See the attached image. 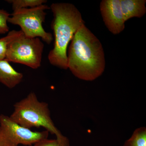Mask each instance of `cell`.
<instances>
[{"label": "cell", "mask_w": 146, "mask_h": 146, "mask_svg": "<svg viewBox=\"0 0 146 146\" xmlns=\"http://www.w3.org/2000/svg\"><path fill=\"white\" fill-rule=\"evenodd\" d=\"M11 4L13 11L23 9L31 8L45 4L46 0H8Z\"/></svg>", "instance_id": "obj_11"}, {"label": "cell", "mask_w": 146, "mask_h": 146, "mask_svg": "<svg viewBox=\"0 0 146 146\" xmlns=\"http://www.w3.org/2000/svg\"><path fill=\"white\" fill-rule=\"evenodd\" d=\"M48 131H33L19 125L10 117L0 115V146H31L36 142L48 138Z\"/></svg>", "instance_id": "obj_6"}, {"label": "cell", "mask_w": 146, "mask_h": 146, "mask_svg": "<svg viewBox=\"0 0 146 146\" xmlns=\"http://www.w3.org/2000/svg\"><path fill=\"white\" fill-rule=\"evenodd\" d=\"M10 15L7 11L0 9V35L9 32V28L7 23Z\"/></svg>", "instance_id": "obj_13"}, {"label": "cell", "mask_w": 146, "mask_h": 146, "mask_svg": "<svg viewBox=\"0 0 146 146\" xmlns=\"http://www.w3.org/2000/svg\"><path fill=\"white\" fill-rule=\"evenodd\" d=\"M23 78V74L16 71L8 60L5 58L0 59L1 83L9 89H13L21 83Z\"/></svg>", "instance_id": "obj_8"}, {"label": "cell", "mask_w": 146, "mask_h": 146, "mask_svg": "<svg viewBox=\"0 0 146 146\" xmlns=\"http://www.w3.org/2000/svg\"><path fill=\"white\" fill-rule=\"evenodd\" d=\"M50 7L46 5L31 8L23 9L13 11L9 18L8 23L19 26L24 35L29 38H41L48 44L52 42L53 36L43 27L46 13Z\"/></svg>", "instance_id": "obj_4"}, {"label": "cell", "mask_w": 146, "mask_h": 146, "mask_svg": "<svg viewBox=\"0 0 146 146\" xmlns=\"http://www.w3.org/2000/svg\"><path fill=\"white\" fill-rule=\"evenodd\" d=\"M71 42L67 54L68 67L73 74L86 81H93L101 76L105 68V58L96 36L83 25Z\"/></svg>", "instance_id": "obj_1"}, {"label": "cell", "mask_w": 146, "mask_h": 146, "mask_svg": "<svg viewBox=\"0 0 146 146\" xmlns=\"http://www.w3.org/2000/svg\"><path fill=\"white\" fill-rule=\"evenodd\" d=\"M23 34L21 30L9 31L6 36L0 39V59L5 58L6 52L9 43Z\"/></svg>", "instance_id": "obj_12"}, {"label": "cell", "mask_w": 146, "mask_h": 146, "mask_svg": "<svg viewBox=\"0 0 146 146\" xmlns=\"http://www.w3.org/2000/svg\"><path fill=\"white\" fill-rule=\"evenodd\" d=\"M123 146H146V128L137 129L132 136L125 142Z\"/></svg>", "instance_id": "obj_10"}, {"label": "cell", "mask_w": 146, "mask_h": 146, "mask_svg": "<svg viewBox=\"0 0 146 146\" xmlns=\"http://www.w3.org/2000/svg\"><path fill=\"white\" fill-rule=\"evenodd\" d=\"M50 9L53 16L51 23L54 35L53 48L48 59L52 65L67 70L68 45L75 33L84 22L81 13L74 5L69 3H53Z\"/></svg>", "instance_id": "obj_2"}, {"label": "cell", "mask_w": 146, "mask_h": 146, "mask_svg": "<svg viewBox=\"0 0 146 146\" xmlns=\"http://www.w3.org/2000/svg\"><path fill=\"white\" fill-rule=\"evenodd\" d=\"M100 9L105 25L112 34H119L125 29L120 0H103Z\"/></svg>", "instance_id": "obj_7"}, {"label": "cell", "mask_w": 146, "mask_h": 146, "mask_svg": "<svg viewBox=\"0 0 146 146\" xmlns=\"http://www.w3.org/2000/svg\"><path fill=\"white\" fill-rule=\"evenodd\" d=\"M33 146H64L60 141L56 139H43L36 142Z\"/></svg>", "instance_id": "obj_14"}, {"label": "cell", "mask_w": 146, "mask_h": 146, "mask_svg": "<svg viewBox=\"0 0 146 146\" xmlns=\"http://www.w3.org/2000/svg\"><path fill=\"white\" fill-rule=\"evenodd\" d=\"M125 22L133 17L141 18L145 14L146 0H120Z\"/></svg>", "instance_id": "obj_9"}, {"label": "cell", "mask_w": 146, "mask_h": 146, "mask_svg": "<svg viewBox=\"0 0 146 146\" xmlns=\"http://www.w3.org/2000/svg\"><path fill=\"white\" fill-rule=\"evenodd\" d=\"M44 47L40 38H29L23 34L9 44L5 58L9 62L37 69L41 65Z\"/></svg>", "instance_id": "obj_5"}, {"label": "cell", "mask_w": 146, "mask_h": 146, "mask_svg": "<svg viewBox=\"0 0 146 146\" xmlns=\"http://www.w3.org/2000/svg\"><path fill=\"white\" fill-rule=\"evenodd\" d=\"M9 117L19 125L29 129L44 128L49 133L55 135L64 146H70L68 138L63 135L52 120L48 105L39 101L34 92H31L14 104V110Z\"/></svg>", "instance_id": "obj_3"}]
</instances>
